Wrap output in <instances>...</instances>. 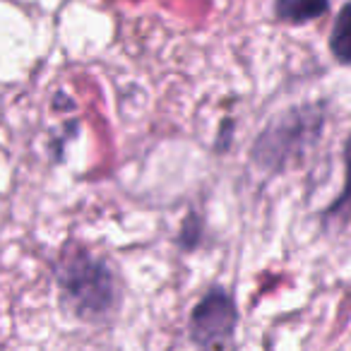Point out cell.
I'll return each instance as SVG.
<instances>
[{
    "mask_svg": "<svg viewBox=\"0 0 351 351\" xmlns=\"http://www.w3.org/2000/svg\"><path fill=\"white\" fill-rule=\"evenodd\" d=\"M56 282L60 303L82 320H104L118 308L116 274L89 250H65L60 255Z\"/></svg>",
    "mask_w": 351,
    "mask_h": 351,
    "instance_id": "cell-1",
    "label": "cell"
},
{
    "mask_svg": "<svg viewBox=\"0 0 351 351\" xmlns=\"http://www.w3.org/2000/svg\"><path fill=\"white\" fill-rule=\"evenodd\" d=\"M322 113L315 106L291 108L277 116L253 147V159L265 171H282L317 142Z\"/></svg>",
    "mask_w": 351,
    "mask_h": 351,
    "instance_id": "cell-2",
    "label": "cell"
},
{
    "mask_svg": "<svg viewBox=\"0 0 351 351\" xmlns=\"http://www.w3.org/2000/svg\"><path fill=\"white\" fill-rule=\"evenodd\" d=\"M236 325H239V311L234 296L221 287H215L191 311L188 332L191 339L202 349H224L234 339Z\"/></svg>",
    "mask_w": 351,
    "mask_h": 351,
    "instance_id": "cell-3",
    "label": "cell"
},
{
    "mask_svg": "<svg viewBox=\"0 0 351 351\" xmlns=\"http://www.w3.org/2000/svg\"><path fill=\"white\" fill-rule=\"evenodd\" d=\"M330 8V0H277L274 15L289 25H306L322 17Z\"/></svg>",
    "mask_w": 351,
    "mask_h": 351,
    "instance_id": "cell-4",
    "label": "cell"
},
{
    "mask_svg": "<svg viewBox=\"0 0 351 351\" xmlns=\"http://www.w3.org/2000/svg\"><path fill=\"white\" fill-rule=\"evenodd\" d=\"M325 221H349L351 219V135L344 142V188L339 197L322 215Z\"/></svg>",
    "mask_w": 351,
    "mask_h": 351,
    "instance_id": "cell-5",
    "label": "cell"
},
{
    "mask_svg": "<svg viewBox=\"0 0 351 351\" xmlns=\"http://www.w3.org/2000/svg\"><path fill=\"white\" fill-rule=\"evenodd\" d=\"M330 51L339 63H351V3L339 10L330 34Z\"/></svg>",
    "mask_w": 351,
    "mask_h": 351,
    "instance_id": "cell-6",
    "label": "cell"
}]
</instances>
